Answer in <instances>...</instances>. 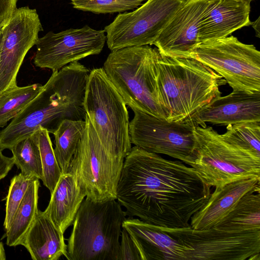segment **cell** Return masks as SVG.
<instances>
[{"label": "cell", "mask_w": 260, "mask_h": 260, "mask_svg": "<svg viewBox=\"0 0 260 260\" xmlns=\"http://www.w3.org/2000/svg\"><path fill=\"white\" fill-rule=\"evenodd\" d=\"M4 24V22L0 20V30L2 28Z\"/></svg>", "instance_id": "8d00e7d4"}, {"label": "cell", "mask_w": 260, "mask_h": 260, "mask_svg": "<svg viewBox=\"0 0 260 260\" xmlns=\"http://www.w3.org/2000/svg\"><path fill=\"white\" fill-rule=\"evenodd\" d=\"M251 25L256 32V36L259 37V17L254 22H251Z\"/></svg>", "instance_id": "836d02e7"}, {"label": "cell", "mask_w": 260, "mask_h": 260, "mask_svg": "<svg viewBox=\"0 0 260 260\" xmlns=\"http://www.w3.org/2000/svg\"><path fill=\"white\" fill-rule=\"evenodd\" d=\"M106 41L104 30L87 25L58 32L49 31L39 38L34 59L35 66L57 71L70 63L100 54Z\"/></svg>", "instance_id": "4fadbf2b"}, {"label": "cell", "mask_w": 260, "mask_h": 260, "mask_svg": "<svg viewBox=\"0 0 260 260\" xmlns=\"http://www.w3.org/2000/svg\"><path fill=\"white\" fill-rule=\"evenodd\" d=\"M43 30L35 9L16 8L2 28L0 49V96L17 84V76L25 56Z\"/></svg>", "instance_id": "5bb4252c"}, {"label": "cell", "mask_w": 260, "mask_h": 260, "mask_svg": "<svg viewBox=\"0 0 260 260\" xmlns=\"http://www.w3.org/2000/svg\"><path fill=\"white\" fill-rule=\"evenodd\" d=\"M197 145L190 166L210 187L238 180L260 179V156L225 140L211 126L194 128Z\"/></svg>", "instance_id": "52a82bcc"}, {"label": "cell", "mask_w": 260, "mask_h": 260, "mask_svg": "<svg viewBox=\"0 0 260 260\" xmlns=\"http://www.w3.org/2000/svg\"><path fill=\"white\" fill-rule=\"evenodd\" d=\"M2 30L1 29L0 30V49H1V43H2Z\"/></svg>", "instance_id": "d590c367"}, {"label": "cell", "mask_w": 260, "mask_h": 260, "mask_svg": "<svg viewBox=\"0 0 260 260\" xmlns=\"http://www.w3.org/2000/svg\"><path fill=\"white\" fill-rule=\"evenodd\" d=\"M180 243L192 249L187 260H245L260 253V230L234 232L211 228L194 230L161 226Z\"/></svg>", "instance_id": "7c38bea8"}, {"label": "cell", "mask_w": 260, "mask_h": 260, "mask_svg": "<svg viewBox=\"0 0 260 260\" xmlns=\"http://www.w3.org/2000/svg\"><path fill=\"white\" fill-rule=\"evenodd\" d=\"M145 0H71L77 10L95 14H107L132 10Z\"/></svg>", "instance_id": "f1b7e54d"}, {"label": "cell", "mask_w": 260, "mask_h": 260, "mask_svg": "<svg viewBox=\"0 0 260 260\" xmlns=\"http://www.w3.org/2000/svg\"><path fill=\"white\" fill-rule=\"evenodd\" d=\"M226 83L220 75L197 60L159 54L157 98L168 121L200 126L199 114L221 95L219 87Z\"/></svg>", "instance_id": "7a4b0ae2"}, {"label": "cell", "mask_w": 260, "mask_h": 260, "mask_svg": "<svg viewBox=\"0 0 260 260\" xmlns=\"http://www.w3.org/2000/svg\"><path fill=\"white\" fill-rule=\"evenodd\" d=\"M43 85L35 83L16 86L5 91L0 96V127L7 125L41 91Z\"/></svg>", "instance_id": "484cf974"}, {"label": "cell", "mask_w": 260, "mask_h": 260, "mask_svg": "<svg viewBox=\"0 0 260 260\" xmlns=\"http://www.w3.org/2000/svg\"><path fill=\"white\" fill-rule=\"evenodd\" d=\"M36 178L21 172L11 180L6 198V216L4 222V226L6 231L10 225L29 185Z\"/></svg>", "instance_id": "f546056e"}, {"label": "cell", "mask_w": 260, "mask_h": 260, "mask_svg": "<svg viewBox=\"0 0 260 260\" xmlns=\"http://www.w3.org/2000/svg\"><path fill=\"white\" fill-rule=\"evenodd\" d=\"M210 187L182 161L135 146L124 159L116 200L129 217L163 227L186 228L208 201Z\"/></svg>", "instance_id": "6da1fadb"}, {"label": "cell", "mask_w": 260, "mask_h": 260, "mask_svg": "<svg viewBox=\"0 0 260 260\" xmlns=\"http://www.w3.org/2000/svg\"><path fill=\"white\" fill-rule=\"evenodd\" d=\"M85 126V119L64 120L53 134L55 144L54 153L62 174L68 173Z\"/></svg>", "instance_id": "cb8c5ba5"}, {"label": "cell", "mask_w": 260, "mask_h": 260, "mask_svg": "<svg viewBox=\"0 0 260 260\" xmlns=\"http://www.w3.org/2000/svg\"><path fill=\"white\" fill-rule=\"evenodd\" d=\"M186 0H147L136 10L120 13L104 28L109 49L151 45Z\"/></svg>", "instance_id": "30bf717a"}, {"label": "cell", "mask_w": 260, "mask_h": 260, "mask_svg": "<svg viewBox=\"0 0 260 260\" xmlns=\"http://www.w3.org/2000/svg\"><path fill=\"white\" fill-rule=\"evenodd\" d=\"M34 260H57L67 256L64 234L45 211L39 210L21 244Z\"/></svg>", "instance_id": "ffe728a7"}, {"label": "cell", "mask_w": 260, "mask_h": 260, "mask_svg": "<svg viewBox=\"0 0 260 260\" xmlns=\"http://www.w3.org/2000/svg\"><path fill=\"white\" fill-rule=\"evenodd\" d=\"M126 212L116 199L82 202L67 239L68 260H118Z\"/></svg>", "instance_id": "277c9868"}, {"label": "cell", "mask_w": 260, "mask_h": 260, "mask_svg": "<svg viewBox=\"0 0 260 260\" xmlns=\"http://www.w3.org/2000/svg\"><path fill=\"white\" fill-rule=\"evenodd\" d=\"M85 93L78 79L51 76L39 93L0 131V149H10L40 127L53 134L64 120H85Z\"/></svg>", "instance_id": "3957f363"}, {"label": "cell", "mask_w": 260, "mask_h": 260, "mask_svg": "<svg viewBox=\"0 0 260 260\" xmlns=\"http://www.w3.org/2000/svg\"><path fill=\"white\" fill-rule=\"evenodd\" d=\"M250 1L211 0L199 27L200 43L228 36L251 25Z\"/></svg>", "instance_id": "ac0fdd59"}, {"label": "cell", "mask_w": 260, "mask_h": 260, "mask_svg": "<svg viewBox=\"0 0 260 260\" xmlns=\"http://www.w3.org/2000/svg\"><path fill=\"white\" fill-rule=\"evenodd\" d=\"M118 260H141L138 249L127 231L122 228Z\"/></svg>", "instance_id": "4dcf8cb0"}, {"label": "cell", "mask_w": 260, "mask_h": 260, "mask_svg": "<svg viewBox=\"0 0 260 260\" xmlns=\"http://www.w3.org/2000/svg\"><path fill=\"white\" fill-rule=\"evenodd\" d=\"M14 165L12 157H9L3 154L0 149V180L5 178Z\"/></svg>", "instance_id": "d6a6232c"}, {"label": "cell", "mask_w": 260, "mask_h": 260, "mask_svg": "<svg viewBox=\"0 0 260 260\" xmlns=\"http://www.w3.org/2000/svg\"><path fill=\"white\" fill-rule=\"evenodd\" d=\"M39 179L33 180L29 185L25 195L17 209L12 221L6 231V244L9 246L21 244L31 226L38 208Z\"/></svg>", "instance_id": "603a6c76"}, {"label": "cell", "mask_w": 260, "mask_h": 260, "mask_svg": "<svg viewBox=\"0 0 260 260\" xmlns=\"http://www.w3.org/2000/svg\"><path fill=\"white\" fill-rule=\"evenodd\" d=\"M199 126L206 123L229 125L247 122H260V92H232L214 99L199 114Z\"/></svg>", "instance_id": "e0dca14e"}, {"label": "cell", "mask_w": 260, "mask_h": 260, "mask_svg": "<svg viewBox=\"0 0 260 260\" xmlns=\"http://www.w3.org/2000/svg\"><path fill=\"white\" fill-rule=\"evenodd\" d=\"M68 172L73 174L85 193L95 202L116 199V189L123 162L104 147L88 117Z\"/></svg>", "instance_id": "9c48e42d"}, {"label": "cell", "mask_w": 260, "mask_h": 260, "mask_svg": "<svg viewBox=\"0 0 260 260\" xmlns=\"http://www.w3.org/2000/svg\"><path fill=\"white\" fill-rule=\"evenodd\" d=\"M235 1H250V2H251L252 0H235Z\"/></svg>", "instance_id": "74e56055"}, {"label": "cell", "mask_w": 260, "mask_h": 260, "mask_svg": "<svg viewBox=\"0 0 260 260\" xmlns=\"http://www.w3.org/2000/svg\"><path fill=\"white\" fill-rule=\"evenodd\" d=\"M84 105L102 145L113 157L124 162L132 147L128 113L122 97L103 68L90 71Z\"/></svg>", "instance_id": "8992f818"}, {"label": "cell", "mask_w": 260, "mask_h": 260, "mask_svg": "<svg viewBox=\"0 0 260 260\" xmlns=\"http://www.w3.org/2000/svg\"><path fill=\"white\" fill-rule=\"evenodd\" d=\"M36 132L42 166V181L51 193L62 173L55 157L49 132L42 127Z\"/></svg>", "instance_id": "4316f807"}, {"label": "cell", "mask_w": 260, "mask_h": 260, "mask_svg": "<svg viewBox=\"0 0 260 260\" xmlns=\"http://www.w3.org/2000/svg\"><path fill=\"white\" fill-rule=\"evenodd\" d=\"M122 228L129 233L139 251L141 260H187L192 251L165 232L160 226L129 217Z\"/></svg>", "instance_id": "2e32d148"}, {"label": "cell", "mask_w": 260, "mask_h": 260, "mask_svg": "<svg viewBox=\"0 0 260 260\" xmlns=\"http://www.w3.org/2000/svg\"><path fill=\"white\" fill-rule=\"evenodd\" d=\"M159 54L150 45L125 47L111 51L103 68L126 105L166 119L157 93Z\"/></svg>", "instance_id": "5b68a950"}, {"label": "cell", "mask_w": 260, "mask_h": 260, "mask_svg": "<svg viewBox=\"0 0 260 260\" xmlns=\"http://www.w3.org/2000/svg\"><path fill=\"white\" fill-rule=\"evenodd\" d=\"M215 188L206 204L191 217L192 229L202 230L213 228L243 196L251 192H260V179H244Z\"/></svg>", "instance_id": "d6986e66"}, {"label": "cell", "mask_w": 260, "mask_h": 260, "mask_svg": "<svg viewBox=\"0 0 260 260\" xmlns=\"http://www.w3.org/2000/svg\"><path fill=\"white\" fill-rule=\"evenodd\" d=\"M129 122L131 143L148 152L162 154L190 165L197 145L195 127L187 123L170 121L132 109Z\"/></svg>", "instance_id": "8fae6325"}, {"label": "cell", "mask_w": 260, "mask_h": 260, "mask_svg": "<svg viewBox=\"0 0 260 260\" xmlns=\"http://www.w3.org/2000/svg\"><path fill=\"white\" fill-rule=\"evenodd\" d=\"M17 0H0V20L5 24L17 8Z\"/></svg>", "instance_id": "1f68e13d"}, {"label": "cell", "mask_w": 260, "mask_h": 260, "mask_svg": "<svg viewBox=\"0 0 260 260\" xmlns=\"http://www.w3.org/2000/svg\"><path fill=\"white\" fill-rule=\"evenodd\" d=\"M190 58L220 75L233 92H260V52L253 45L227 36L200 43Z\"/></svg>", "instance_id": "ba28073f"}, {"label": "cell", "mask_w": 260, "mask_h": 260, "mask_svg": "<svg viewBox=\"0 0 260 260\" xmlns=\"http://www.w3.org/2000/svg\"><path fill=\"white\" fill-rule=\"evenodd\" d=\"M213 228L234 232L260 230V192H251L243 196Z\"/></svg>", "instance_id": "7402d4cb"}, {"label": "cell", "mask_w": 260, "mask_h": 260, "mask_svg": "<svg viewBox=\"0 0 260 260\" xmlns=\"http://www.w3.org/2000/svg\"><path fill=\"white\" fill-rule=\"evenodd\" d=\"M6 258V254L4 245L2 242H0V260H5Z\"/></svg>", "instance_id": "e575fe53"}, {"label": "cell", "mask_w": 260, "mask_h": 260, "mask_svg": "<svg viewBox=\"0 0 260 260\" xmlns=\"http://www.w3.org/2000/svg\"><path fill=\"white\" fill-rule=\"evenodd\" d=\"M230 143L260 156V122H247L229 125L221 134Z\"/></svg>", "instance_id": "83f0119b"}, {"label": "cell", "mask_w": 260, "mask_h": 260, "mask_svg": "<svg viewBox=\"0 0 260 260\" xmlns=\"http://www.w3.org/2000/svg\"><path fill=\"white\" fill-rule=\"evenodd\" d=\"M211 0H186L177 10L152 45L160 55L189 58L200 44L199 27Z\"/></svg>", "instance_id": "9a60e30c"}, {"label": "cell", "mask_w": 260, "mask_h": 260, "mask_svg": "<svg viewBox=\"0 0 260 260\" xmlns=\"http://www.w3.org/2000/svg\"><path fill=\"white\" fill-rule=\"evenodd\" d=\"M10 150L13 154L14 165L22 173L42 180V166L36 131L17 142Z\"/></svg>", "instance_id": "d4e9b609"}, {"label": "cell", "mask_w": 260, "mask_h": 260, "mask_svg": "<svg viewBox=\"0 0 260 260\" xmlns=\"http://www.w3.org/2000/svg\"><path fill=\"white\" fill-rule=\"evenodd\" d=\"M85 197L76 177L69 172L62 174L51 193L50 202L45 211L64 234L73 224Z\"/></svg>", "instance_id": "44dd1931"}]
</instances>
